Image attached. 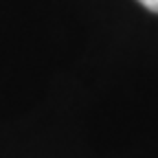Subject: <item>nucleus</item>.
<instances>
[{"label": "nucleus", "mask_w": 158, "mask_h": 158, "mask_svg": "<svg viewBox=\"0 0 158 158\" xmlns=\"http://www.w3.org/2000/svg\"><path fill=\"white\" fill-rule=\"evenodd\" d=\"M145 9H149V11H154V13H158V0H138Z\"/></svg>", "instance_id": "nucleus-1"}]
</instances>
